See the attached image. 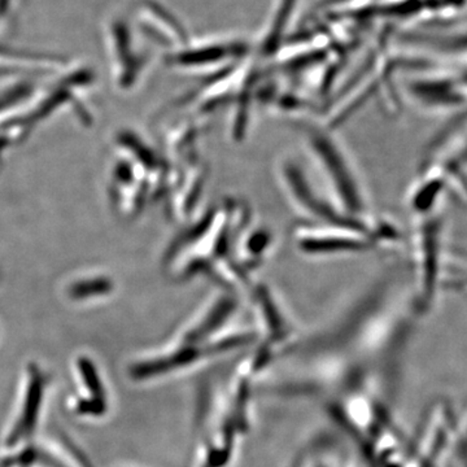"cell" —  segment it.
Returning <instances> with one entry per match:
<instances>
[{"instance_id": "obj_8", "label": "cell", "mask_w": 467, "mask_h": 467, "mask_svg": "<svg viewBox=\"0 0 467 467\" xmlns=\"http://www.w3.org/2000/svg\"><path fill=\"white\" fill-rule=\"evenodd\" d=\"M273 245H275V235L270 229L256 225L252 218L236 238V263L248 275L252 276L270 256Z\"/></svg>"}, {"instance_id": "obj_7", "label": "cell", "mask_w": 467, "mask_h": 467, "mask_svg": "<svg viewBox=\"0 0 467 467\" xmlns=\"http://www.w3.org/2000/svg\"><path fill=\"white\" fill-rule=\"evenodd\" d=\"M247 294L266 348L273 352L275 347L284 346L287 340H291L294 326L275 291L265 284H254Z\"/></svg>"}, {"instance_id": "obj_2", "label": "cell", "mask_w": 467, "mask_h": 467, "mask_svg": "<svg viewBox=\"0 0 467 467\" xmlns=\"http://www.w3.org/2000/svg\"><path fill=\"white\" fill-rule=\"evenodd\" d=\"M171 165L164 153L138 134L119 135L109 171L110 201L119 213L134 216L150 202L167 199Z\"/></svg>"}, {"instance_id": "obj_6", "label": "cell", "mask_w": 467, "mask_h": 467, "mask_svg": "<svg viewBox=\"0 0 467 467\" xmlns=\"http://www.w3.org/2000/svg\"><path fill=\"white\" fill-rule=\"evenodd\" d=\"M292 239L295 247L308 256L365 254L379 248L374 233L359 226L300 223Z\"/></svg>"}, {"instance_id": "obj_1", "label": "cell", "mask_w": 467, "mask_h": 467, "mask_svg": "<svg viewBox=\"0 0 467 467\" xmlns=\"http://www.w3.org/2000/svg\"><path fill=\"white\" fill-rule=\"evenodd\" d=\"M252 220L251 208L229 198L192 218L165 251L164 267L175 282L208 276L223 290L247 294L254 284L235 260V243Z\"/></svg>"}, {"instance_id": "obj_3", "label": "cell", "mask_w": 467, "mask_h": 467, "mask_svg": "<svg viewBox=\"0 0 467 467\" xmlns=\"http://www.w3.org/2000/svg\"><path fill=\"white\" fill-rule=\"evenodd\" d=\"M301 142L322 184V195L343 216L370 223L378 214L371 209L367 187L353 159L333 130L299 126Z\"/></svg>"}, {"instance_id": "obj_9", "label": "cell", "mask_w": 467, "mask_h": 467, "mask_svg": "<svg viewBox=\"0 0 467 467\" xmlns=\"http://www.w3.org/2000/svg\"><path fill=\"white\" fill-rule=\"evenodd\" d=\"M115 285L106 275L79 276L67 285V297L70 300L81 301L106 297L112 294Z\"/></svg>"}, {"instance_id": "obj_4", "label": "cell", "mask_w": 467, "mask_h": 467, "mask_svg": "<svg viewBox=\"0 0 467 467\" xmlns=\"http://www.w3.org/2000/svg\"><path fill=\"white\" fill-rule=\"evenodd\" d=\"M441 238V212L414 216L409 241L414 270V304L420 312L431 308L438 297L439 285L444 275Z\"/></svg>"}, {"instance_id": "obj_10", "label": "cell", "mask_w": 467, "mask_h": 467, "mask_svg": "<svg viewBox=\"0 0 467 467\" xmlns=\"http://www.w3.org/2000/svg\"><path fill=\"white\" fill-rule=\"evenodd\" d=\"M382 218H383V216H382ZM382 218H380V223H382ZM380 223H379V225H380ZM379 236H380V229H379ZM379 245H380V238H379Z\"/></svg>"}, {"instance_id": "obj_5", "label": "cell", "mask_w": 467, "mask_h": 467, "mask_svg": "<svg viewBox=\"0 0 467 467\" xmlns=\"http://www.w3.org/2000/svg\"><path fill=\"white\" fill-rule=\"evenodd\" d=\"M275 177L279 189L284 193L292 211L303 218V223L310 225H348L367 227L377 238V223H367L361 221L350 220L337 211L315 187L308 174L300 164L290 158L278 160L275 165Z\"/></svg>"}]
</instances>
